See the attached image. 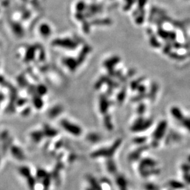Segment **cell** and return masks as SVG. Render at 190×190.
<instances>
[{
	"instance_id": "cell-16",
	"label": "cell",
	"mask_w": 190,
	"mask_h": 190,
	"mask_svg": "<svg viewBox=\"0 0 190 190\" xmlns=\"http://www.w3.org/2000/svg\"><path fill=\"white\" fill-rule=\"evenodd\" d=\"M119 61V59L118 57H113L112 59L110 60H108L106 63H105V65L107 67H112V66H113L112 65L116 64L117 62H118Z\"/></svg>"
},
{
	"instance_id": "cell-2",
	"label": "cell",
	"mask_w": 190,
	"mask_h": 190,
	"mask_svg": "<svg viewBox=\"0 0 190 190\" xmlns=\"http://www.w3.org/2000/svg\"><path fill=\"white\" fill-rule=\"evenodd\" d=\"M61 125L66 131L74 135H79L81 133V130L79 126L76 125L67 120H63L61 122Z\"/></svg>"
},
{
	"instance_id": "cell-18",
	"label": "cell",
	"mask_w": 190,
	"mask_h": 190,
	"mask_svg": "<svg viewBox=\"0 0 190 190\" xmlns=\"http://www.w3.org/2000/svg\"><path fill=\"white\" fill-rule=\"evenodd\" d=\"M102 104L103 105V106H101V111H102V112L106 111V109H107L108 104H107V101L105 99H102Z\"/></svg>"
},
{
	"instance_id": "cell-6",
	"label": "cell",
	"mask_w": 190,
	"mask_h": 190,
	"mask_svg": "<svg viewBox=\"0 0 190 190\" xmlns=\"http://www.w3.org/2000/svg\"><path fill=\"white\" fill-rule=\"evenodd\" d=\"M149 125H151V122L149 121L143 122V119H139L137 121L133 126V130L134 131H141L147 128Z\"/></svg>"
},
{
	"instance_id": "cell-1",
	"label": "cell",
	"mask_w": 190,
	"mask_h": 190,
	"mask_svg": "<svg viewBox=\"0 0 190 190\" xmlns=\"http://www.w3.org/2000/svg\"><path fill=\"white\" fill-rule=\"evenodd\" d=\"M37 30L40 37L44 38H47L50 37L52 33V27L51 25L46 21L40 22L38 25Z\"/></svg>"
},
{
	"instance_id": "cell-7",
	"label": "cell",
	"mask_w": 190,
	"mask_h": 190,
	"mask_svg": "<svg viewBox=\"0 0 190 190\" xmlns=\"http://www.w3.org/2000/svg\"><path fill=\"white\" fill-rule=\"evenodd\" d=\"M171 114L174 117V118L176 120L182 122L185 118L182 111L178 107H173L171 109Z\"/></svg>"
},
{
	"instance_id": "cell-5",
	"label": "cell",
	"mask_w": 190,
	"mask_h": 190,
	"mask_svg": "<svg viewBox=\"0 0 190 190\" xmlns=\"http://www.w3.org/2000/svg\"><path fill=\"white\" fill-rule=\"evenodd\" d=\"M35 53H36V48L33 45L29 46L27 48L25 57H24V61L25 62H30L32 61L35 56Z\"/></svg>"
},
{
	"instance_id": "cell-8",
	"label": "cell",
	"mask_w": 190,
	"mask_h": 190,
	"mask_svg": "<svg viewBox=\"0 0 190 190\" xmlns=\"http://www.w3.org/2000/svg\"><path fill=\"white\" fill-rule=\"evenodd\" d=\"M63 63L72 71L75 70L77 67V61H75L73 58H65L64 59V60H63Z\"/></svg>"
},
{
	"instance_id": "cell-11",
	"label": "cell",
	"mask_w": 190,
	"mask_h": 190,
	"mask_svg": "<svg viewBox=\"0 0 190 190\" xmlns=\"http://www.w3.org/2000/svg\"><path fill=\"white\" fill-rule=\"evenodd\" d=\"M44 135H47L48 137H52L57 135V131L55 129H53L49 126H45L44 128V131H43Z\"/></svg>"
},
{
	"instance_id": "cell-12",
	"label": "cell",
	"mask_w": 190,
	"mask_h": 190,
	"mask_svg": "<svg viewBox=\"0 0 190 190\" xmlns=\"http://www.w3.org/2000/svg\"><path fill=\"white\" fill-rule=\"evenodd\" d=\"M47 87H45L44 85H40L38 87L36 88V92H37V93L39 96H42L44 95L47 93Z\"/></svg>"
},
{
	"instance_id": "cell-19",
	"label": "cell",
	"mask_w": 190,
	"mask_h": 190,
	"mask_svg": "<svg viewBox=\"0 0 190 190\" xmlns=\"http://www.w3.org/2000/svg\"><path fill=\"white\" fill-rule=\"evenodd\" d=\"M188 160H189V161L190 162V156L188 157Z\"/></svg>"
},
{
	"instance_id": "cell-14",
	"label": "cell",
	"mask_w": 190,
	"mask_h": 190,
	"mask_svg": "<svg viewBox=\"0 0 190 190\" xmlns=\"http://www.w3.org/2000/svg\"><path fill=\"white\" fill-rule=\"evenodd\" d=\"M181 122L184 127L190 132V117H185Z\"/></svg>"
},
{
	"instance_id": "cell-4",
	"label": "cell",
	"mask_w": 190,
	"mask_h": 190,
	"mask_svg": "<svg viewBox=\"0 0 190 190\" xmlns=\"http://www.w3.org/2000/svg\"><path fill=\"white\" fill-rule=\"evenodd\" d=\"M167 122L165 121H162L159 124L157 127L156 131L154 133V138L156 140H158L161 139L163 136H164L165 130L167 128Z\"/></svg>"
},
{
	"instance_id": "cell-9",
	"label": "cell",
	"mask_w": 190,
	"mask_h": 190,
	"mask_svg": "<svg viewBox=\"0 0 190 190\" xmlns=\"http://www.w3.org/2000/svg\"><path fill=\"white\" fill-rule=\"evenodd\" d=\"M33 106L35 108L38 109H40L41 108H42L43 106V101L42 99L41 98V96L37 94V96H35L33 98Z\"/></svg>"
},
{
	"instance_id": "cell-13",
	"label": "cell",
	"mask_w": 190,
	"mask_h": 190,
	"mask_svg": "<svg viewBox=\"0 0 190 190\" xmlns=\"http://www.w3.org/2000/svg\"><path fill=\"white\" fill-rule=\"evenodd\" d=\"M61 111H62V109H61V107L56 106V107H53L52 109H51V111H49V116L51 117H55L60 114Z\"/></svg>"
},
{
	"instance_id": "cell-10",
	"label": "cell",
	"mask_w": 190,
	"mask_h": 190,
	"mask_svg": "<svg viewBox=\"0 0 190 190\" xmlns=\"http://www.w3.org/2000/svg\"><path fill=\"white\" fill-rule=\"evenodd\" d=\"M44 135L43 131H35L31 133V137L35 142H39Z\"/></svg>"
},
{
	"instance_id": "cell-17",
	"label": "cell",
	"mask_w": 190,
	"mask_h": 190,
	"mask_svg": "<svg viewBox=\"0 0 190 190\" xmlns=\"http://www.w3.org/2000/svg\"><path fill=\"white\" fill-rule=\"evenodd\" d=\"M8 1H2L1 3L0 2V17L3 16V13L4 11H5V8H6L8 6Z\"/></svg>"
},
{
	"instance_id": "cell-15",
	"label": "cell",
	"mask_w": 190,
	"mask_h": 190,
	"mask_svg": "<svg viewBox=\"0 0 190 190\" xmlns=\"http://www.w3.org/2000/svg\"><path fill=\"white\" fill-rule=\"evenodd\" d=\"M40 0H21V1L24 3L26 5H30L31 6H35L36 4H38Z\"/></svg>"
},
{
	"instance_id": "cell-3",
	"label": "cell",
	"mask_w": 190,
	"mask_h": 190,
	"mask_svg": "<svg viewBox=\"0 0 190 190\" xmlns=\"http://www.w3.org/2000/svg\"><path fill=\"white\" fill-rule=\"evenodd\" d=\"M53 44L67 49H74L75 47V44L69 39H56L53 42Z\"/></svg>"
}]
</instances>
